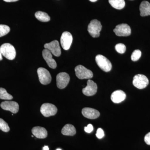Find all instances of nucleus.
<instances>
[{
    "label": "nucleus",
    "instance_id": "obj_1",
    "mask_svg": "<svg viewBox=\"0 0 150 150\" xmlns=\"http://www.w3.org/2000/svg\"><path fill=\"white\" fill-rule=\"evenodd\" d=\"M0 51L2 55L9 60H13L16 56L15 48L10 43L3 44L0 47Z\"/></svg>",
    "mask_w": 150,
    "mask_h": 150
},
{
    "label": "nucleus",
    "instance_id": "obj_2",
    "mask_svg": "<svg viewBox=\"0 0 150 150\" xmlns=\"http://www.w3.org/2000/svg\"><path fill=\"white\" fill-rule=\"evenodd\" d=\"M102 26L100 22L96 19L92 20L90 23L88 27V31L90 35L93 38L99 36L100 31L102 29Z\"/></svg>",
    "mask_w": 150,
    "mask_h": 150
},
{
    "label": "nucleus",
    "instance_id": "obj_3",
    "mask_svg": "<svg viewBox=\"0 0 150 150\" xmlns=\"http://www.w3.org/2000/svg\"><path fill=\"white\" fill-rule=\"evenodd\" d=\"M97 64L105 72L110 71L112 69V64L109 60L102 55H98L96 57Z\"/></svg>",
    "mask_w": 150,
    "mask_h": 150
},
{
    "label": "nucleus",
    "instance_id": "obj_4",
    "mask_svg": "<svg viewBox=\"0 0 150 150\" xmlns=\"http://www.w3.org/2000/svg\"><path fill=\"white\" fill-rule=\"evenodd\" d=\"M75 71L76 76L80 79H90L93 76L92 72L82 65L76 67Z\"/></svg>",
    "mask_w": 150,
    "mask_h": 150
},
{
    "label": "nucleus",
    "instance_id": "obj_5",
    "mask_svg": "<svg viewBox=\"0 0 150 150\" xmlns=\"http://www.w3.org/2000/svg\"><path fill=\"white\" fill-rule=\"evenodd\" d=\"M149 83V79L144 75L141 74L136 75L133 79V85L134 86L139 89H142L146 87Z\"/></svg>",
    "mask_w": 150,
    "mask_h": 150
},
{
    "label": "nucleus",
    "instance_id": "obj_6",
    "mask_svg": "<svg viewBox=\"0 0 150 150\" xmlns=\"http://www.w3.org/2000/svg\"><path fill=\"white\" fill-rule=\"evenodd\" d=\"M58 109L54 104L49 103H43L40 108L41 114L46 117H50L56 115Z\"/></svg>",
    "mask_w": 150,
    "mask_h": 150
},
{
    "label": "nucleus",
    "instance_id": "obj_7",
    "mask_svg": "<svg viewBox=\"0 0 150 150\" xmlns=\"http://www.w3.org/2000/svg\"><path fill=\"white\" fill-rule=\"evenodd\" d=\"M39 81L43 85L48 84L51 82V76L50 72L44 68L40 67L37 70Z\"/></svg>",
    "mask_w": 150,
    "mask_h": 150
},
{
    "label": "nucleus",
    "instance_id": "obj_8",
    "mask_svg": "<svg viewBox=\"0 0 150 150\" xmlns=\"http://www.w3.org/2000/svg\"><path fill=\"white\" fill-rule=\"evenodd\" d=\"M69 75L67 73H59L56 76V84L58 88L64 89L68 85L70 81Z\"/></svg>",
    "mask_w": 150,
    "mask_h": 150
},
{
    "label": "nucleus",
    "instance_id": "obj_9",
    "mask_svg": "<svg viewBox=\"0 0 150 150\" xmlns=\"http://www.w3.org/2000/svg\"><path fill=\"white\" fill-rule=\"evenodd\" d=\"M44 47L45 49H48V51H50L54 56L57 57L61 56L62 52L58 40H54L50 43H46L44 45Z\"/></svg>",
    "mask_w": 150,
    "mask_h": 150
},
{
    "label": "nucleus",
    "instance_id": "obj_10",
    "mask_svg": "<svg viewBox=\"0 0 150 150\" xmlns=\"http://www.w3.org/2000/svg\"><path fill=\"white\" fill-rule=\"evenodd\" d=\"M113 31L118 36H128L131 35V29L130 26L126 23L116 25Z\"/></svg>",
    "mask_w": 150,
    "mask_h": 150
},
{
    "label": "nucleus",
    "instance_id": "obj_11",
    "mask_svg": "<svg viewBox=\"0 0 150 150\" xmlns=\"http://www.w3.org/2000/svg\"><path fill=\"white\" fill-rule=\"evenodd\" d=\"M73 41V36L70 33L65 31L62 33L61 38V44L65 50H68L71 47Z\"/></svg>",
    "mask_w": 150,
    "mask_h": 150
},
{
    "label": "nucleus",
    "instance_id": "obj_12",
    "mask_svg": "<svg viewBox=\"0 0 150 150\" xmlns=\"http://www.w3.org/2000/svg\"><path fill=\"white\" fill-rule=\"evenodd\" d=\"M86 86L82 89L83 94L87 96L94 95L97 91V85L96 83L91 80H88Z\"/></svg>",
    "mask_w": 150,
    "mask_h": 150
},
{
    "label": "nucleus",
    "instance_id": "obj_13",
    "mask_svg": "<svg viewBox=\"0 0 150 150\" xmlns=\"http://www.w3.org/2000/svg\"><path fill=\"white\" fill-rule=\"evenodd\" d=\"M1 107L4 110L11 111L13 113H16L19 110L18 104L15 101H4L1 103Z\"/></svg>",
    "mask_w": 150,
    "mask_h": 150
},
{
    "label": "nucleus",
    "instance_id": "obj_14",
    "mask_svg": "<svg viewBox=\"0 0 150 150\" xmlns=\"http://www.w3.org/2000/svg\"><path fill=\"white\" fill-rule=\"evenodd\" d=\"M42 56L48 67L52 69H56L57 67V64L56 61L52 58V54L50 51L45 48L42 52Z\"/></svg>",
    "mask_w": 150,
    "mask_h": 150
},
{
    "label": "nucleus",
    "instance_id": "obj_15",
    "mask_svg": "<svg viewBox=\"0 0 150 150\" xmlns=\"http://www.w3.org/2000/svg\"><path fill=\"white\" fill-rule=\"evenodd\" d=\"M82 113L85 117L90 119H96L100 115L98 110L91 108H84L82 110Z\"/></svg>",
    "mask_w": 150,
    "mask_h": 150
},
{
    "label": "nucleus",
    "instance_id": "obj_16",
    "mask_svg": "<svg viewBox=\"0 0 150 150\" xmlns=\"http://www.w3.org/2000/svg\"><path fill=\"white\" fill-rule=\"evenodd\" d=\"M110 98L111 100L114 103H120L126 99V94L123 91L118 90L112 93Z\"/></svg>",
    "mask_w": 150,
    "mask_h": 150
},
{
    "label": "nucleus",
    "instance_id": "obj_17",
    "mask_svg": "<svg viewBox=\"0 0 150 150\" xmlns=\"http://www.w3.org/2000/svg\"><path fill=\"white\" fill-rule=\"evenodd\" d=\"M32 133L38 139H45L48 136V132L45 128L40 126H35L32 129Z\"/></svg>",
    "mask_w": 150,
    "mask_h": 150
},
{
    "label": "nucleus",
    "instance_id": "obj_18",
    "mask_svg": "<svg viewBox=\"0 0 150 150\" xmlns=\"http://www.w3.org/2000/svg\"><path fill=\"white\" fill-rule=\"evenodd\" d=\"M140 15L146 16L150 15V4L147 1H143L140 5Z\"/></svg>",
    "mask_w": 150,
    "mask_h": 150
},
{
    "label": "nucleus",
    "instance_id": "obj_19",
    "mask_svg": "<svg viewBox=\"0 0 150 150\" xmlns=\"http://www.w3.org/2000/svg\"><path fill=\"white\" fill-rule=\"evenodd\" d=\"M76 133L74 126L71 124H67L62 129V133L65 136H73Z\"/></svg>",
    "mask_w": 150,
    "mask_h": 150
},
{
    "label": "nucleus",
    "instance_id": "obj_20",
    "mask_svg": "<svg viewBox=\"0 0 150 150\" xmlns=\"http://www.w3.org/2000/svg\"><path fill=\"white\" fill-rule=\"evenodd\" d=\"M108 1L112 7L117 9H122L125 6L124 0H108Z\"/></svg>",
    "mask_w": 150,
    "mask_h": 150
},
{
    "label": "nucleus",
    "instance_id": "obj_21",
    "mask_svg": "<svg viewBox=\"0 0 150 150\" xmlns=\"http://www.w3.org/2000/svg\"><path fill=\"white\" fill-rule=\"evenodd\" d=\"M35 16L38 20L43 22L50 21L51 19L48 14L40 11L36 12L35 14Z\"/></svg>",
    "mask_w": 150,
    "mask_h": 150
},
{
    "label": "nucleus",
    "instance_id": "obj_22",
    "mask_svg": "<svg viewBox=\"0 0 150 150\" xmlns=\"http://www.w3.org/2000/svg\"><path fill=\"white\" fill-rule=\"evenodd\" d=\"M13 97L8 93L6 90L3 88H0V99L3 100H11Z\"/></svg>",
    "mask_w": 150,
    "mask_h": 150
},
{
    "label": "nucleus",
    "instance_id": "obj_23",
    "mask_svg": "<svg viewBox=\"0 0 150 150\" xmlns=\"http://www.w3.org/2000/svg\"><path fill=\"white\" fill-rule=\"evenodd\" d=\"M10 31V28L5 25H0V37L5 36Z\"/></svg>",
    "mask_w": 150,
    "mask_h": 150
},
{
    "label": "nucleus",
    "instance_id": "obj_24",
    "mask_svg": "<svg viewBox=\"0 0 150 150\" xmlns=\"http://www.w3.org/2000/svg\"><path fill=\"white\" fill-rule=\"evenodd\" d=\"M10 128L8 123L2 118H0V130L5 132H8L10 131Z\"/></svg>",
    "mask_w": 150,
    "mask_h": 150
},
{
    "label": "nucleus",
    "instance_id": "obj_25",
    "mask_svg": "<svg viewBox=\"0 0 150 150\" xmlns=\"http://www.w3.org/2000/svg\"><path fill=\"white\" fill-rule=\"evenodd\" d=\"M142 56V52L139 50H135L132 53L131 59L132 61L136 62L139 60Z\"/></svg>",
    "mask_w": 150,
    "mask_h": 150
},
{
    "label": "nucleus",
    "instance_id": "obj_26",
    "mask_svg": "<svg viewBox=\"0 0 150 150\" xmlns=\"http://www.w3.org/2000/svg\"><path fill=\"white\" fill-rule=\"evenodd\" d=\"M115 49L116 51L119 54H123L126 51V47L123 43H118L115 45Z\"/></svg>",
    "mask_w": 150,
    "mask_h": 150
},
{
    "label": "nucleus",
    "instance_id": "obj_27",
    "mask_svg": "<svg viewBox=\"0 0 150 150\" xmlns=\"http://www.w3.org/2000/svg\"><path fill=\"white\" fill-rule=\"evenodd\" d=\"M96 137L98 138V139H101L103 138L104 136V133L103 130L101 128H98L97 130Z\"/></svg>",
    "mask_w": 150,
    "mask_h": 150
},
{
    "label": "nucleus",
    "instance_id": "obj_28",
    "mask_svg": "<svg viewBox=\"0 0 150 150\" xmlns=\"http://www.w3.org/2000/svg\"><path fill=\"white\" fill-rule=\"evenodd\" d=\"M93 130V127L91 124H88L86 127L84 128V131L87 133H91Z\"/></svg>",
    "mask_w": 150,
    "mask_h": 150
},
{
    "label": "nucleus",
    "instance_id": "obj_29",
    "mask_svg": "<svg viewBox=\"0 0 150 150\" xmlns=\"http://www.w3.org/2000/svg\"><path fill=\"white\" fill-rule=\"evenodd\" d=\"M145 143L147 145H150V132L148 133L144 137Z\"/></svg>",
    "mask_w": 150,
    "mask_h": 150
},
{
    "label": "nucleus",
    "instance_id": "obj_30",
    "mask_svg": "<svg viewBox=\"0 0 150 150\" xmlns=\"http://www.w3.org/2000/svg\"><path fill=\"white\" fill-rule=\"evenodd\" d=\"M4 1L6 2H13L17 1L18 0H4Z\"/></svg>",
    "mask_w": 150,
    "mask_h": 150
},
{
    "label": "nucleus",
    "instance_id": "obj_31",
    "mask_svg": "<svg viewBox=\"0 0 150 150\" xmlns=\"http://www.w3.org/2000/svg\"><path fill=\"white\" fill-rule=\"evenodd\" d=\"M43 150H49V148H48V146H45L43 147Z\"/></svg>",
    "mask_w": 150,
    "mask_h": 150
},
{
    "label": "nucleus",
    "instance_id": "obj_32",
    "mask_svg": "<svg viewBox=\"0 0 150 150\" xmlns=\"http://www.w3.org/2000/svg\"><path fill=\"white\" fill-rule=\"evenodd\" d=\"M2 55L1 53V51H0V61L2 60Z\"/></svg>",
    "mask_w": 150,
    "mask_h": 150
},
{
    "label": "nucleus",
    "instance_id": "obj_33",
    "mask_svg": "<svg viewBox=\"0 0 150 150\" xmlns=\"http://www.w3.org/2000/svg\"><path fill=\"white\" fill-rule=\"evenodd\" d=\"M90 1L92 2H95L96 1L98 0H89Z\"/></svg>",
    "mask_w": 150,
    "mask_h": 150
},
{
    "label": "nucleus",
    "instance_id": "obj_34",
    "mask_svg": "<svg viewBox=\"0 0 150 150\" xmlns=\"http://www.w3.org/2000/svg\"><path fill=\"white\" fill-rule=\"evenodd\" d=\"M56 150H62V149H56Z\"/></svg>",
    "mask_w": 150,
    "mask_h": 150
},
{
    "label": "nucleus",
    "instance_id": "obj_35",
    "mask_svg": "<svg viewBox=\"0 0 150 150\" xmlns=\"http://www.w3.org/2000/svg\"><path fill=\"white\" fill-rule=\"evenodd\" d=\"M31 137H33V136H32Z\"/></svg>",
    "mask_w": 150,
    "mask_h": 150
}]
</instances>
